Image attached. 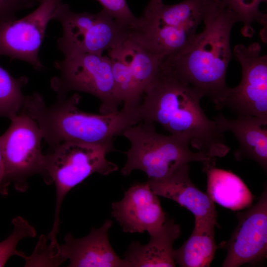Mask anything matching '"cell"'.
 Here are the masks:
<instances>
[{
    "label": "cell",
    "instance_id": "19",
    "mask_svg": "<svg viewBox=\"0 0 267 267\" xmlns=\"http://www.w3.org/2000/svg\"><path fill=\"white\" fill-rule=\"evenodd\" d=\"M117 47L142 98L145 90L157 75L162 60L149 51L131 33Z\"/></svg>",
    "mask_w": 267,
    "mask_h": 267
},
{
    "label": "cell",
    "instance_id": "23",
    "mask_svg": "<svg viewBox=\"0 0 267 267\" xmlns=\"http://www.w3.org/2000/svg\"><path fill=\"white\" fill-rule=\"evenodd\" d=\"M20 257L25 260V267H58L65 261L60 254L52 251L47 236L44 235L40 237L34 252L30 256L22 252Z\"/></svg>",
    "mask_w": 267,
    "mask_h": 267
},
{
    "label": "cell",
    "instance_id": "24",
    "mask_svg": "<svg viewBox=\"0 0 267 267\" xmlns=\"http://www.w3.org/2000/svg\"><path fill=\"white\" fill-rule=\"evenodd\" d=\"M106 11L118 23L134 30L138 23V17L132 13L127 3V0H97Z\"/></svg>",
    "mask_w": 267,
    "mask_h": 267
},
{
    "label": "cell",
    "instance_id": "15",
    "mask_svg": "<svg viewBox=\"0 0 267 267\" xmlns=\"http://www.w3.org/2000/svg\"><path fill=\"white\" fill-rule=\"evenodd\" d=\"M213 120L221 132L229 131L237 139L239 147L234 152L237 160H253L267 172V119L251 115L237 116L233 119L219 114Z\"/></svg>",
    "mask_w": 267,
    "mask_h": 267
},
{
    "label": "cell",
    "instance_id": "22",
    "mask_svg": "<svg viewBox=\"0 0 267 267\" xmlns=\"http://www.w3.org/2000/svg\"><path fill=\"white\" fill-rule=\"evenodd\" d=\"M12 233L4 240L0 242V267H3L12 256L20 257L22 252L17 250L19 242L26 238H34L36 231L33 226L23 218L18 216L11 221Z\"/></svg>",
    "mask_w": 267,
    "mask_h": 267
},
{
    "label": "cell",
    "instance_id": "9",
    "mask_svg": "<svg viewBox=\"0 0 267 267\" xmlns=\"http://www.w3.org/2000/svg\"><path fill=\"white\" fill-rule=\"evenodd\" d=\"M261 51L257 43L234 47V54L241 67V79L236 87H228L219 109L227 107L237 116L267 119V57Z\"/></svg>",
    "mask_w": 267,
    "mask_h": 267
},
{
    "label": "cell",
    "instance_id": "17",
    "mask_svg": "<svg viewBox=\"0 0 267 267\" xmlns=\"http://www.w3.org/2000/svg\"><path fill=\"white\" fill-rule=\"evenodd\" d=\"M215 161L214 158L202 163L208 195L214 202L233 211L250 207L254 196L247 185L231 172L216 168Z\"/></svg>",
    "mask_w": 267,
    "mask_h": 267
},
{
    "label": "cell",
    "instance_id": "2",
    "mask_svg": "<svg viewBox=\"0 0 267 267\" xmlns=\"http://www.w3.org/2000/svg\"><path fill=\"white\" fill-rule=\"evenodd\" d=\"M203 22V30L183 49L163 59L162 63L219 109L228 87L226 75L232 55L230 33L237 21L230 11L211 0Z\"/></svg>",
    "mask_w": 267,
    "mask_h": 267
},
{
    "label": "cell",
    "instance_id": "7",
    "mask_svg": "<svg viewBox=\"0 0 267 267\" xmlns=\"http://www.w3.org/2000/svg\"><path fill=\"white\" fill-rule=\"evenodd\" d=\"M53 20L62 28L57 46L64 56L103 54L104 51L120 45L131 32L103 9L96 13L77 12L63 2L56 8Z\"/></svg>",
    "mask_w": 267,
    "mask_h": 267
},
{
    "label": "cell",
    "instance_id": "18",
    "mask_svg": "<svg viewBox=\"0 0 267 267\" xmlns=\"http://www.w3.org/2000/svg\"><path fill=\"white\" fill-rule=\"evenodd\" d=\"M217 224L216 219L195 220L189 237L174 251L176 264L182 267H209L218 248L214 237Z\"/></svg>",
    "mask_w": 267,
    "mask_h": 267
},
{
    "label": "cell",
    "instance_id": "21",
    "mask_svg": "<svg viewBox=\"0 0 267 267\" xmlns=\"http://www.w3.org/2000/svg\"><path fill=\"white\" fill-rule=\"evenodd\" d=\"M221 5L230 11L236 17L237 22H241L242 35L251 37L254 34L252 23L255 22L265 24L266 15L260 10V5L267 0H216Z\"/></svg>",
    "mask_w": 267,
    "mask_h": 267
},
{
    "label": "cell",
    "instance_id": "16",
    "mask_svg": "<svg viewBox=\"0 0 267 267\" xmlns=\"http://www.w3.org/2000/svg\"><path fill=\"white\" fill-rule=\"evenodd\" d=\"M148 233L147 244L134 241L129 245L123 259L127 267H176L173 244L180 235V226L167 217L161 227Z\"/></svg>",
    "mask_w": 267,
    "mask_h": 267
},
{
    "label": "cell",
    "instance_id": "12",
    "mask_svg": "<svg viewBox=\"0 0 267 267\" xmlns=\"http://www.w3.org/2000/svg\"><path fill=\"white\" fill-rule=\"evenodd\" d=\"M111 214L125 232L148 233L165 222L167 217L147 181L132 185L123 198L112 203Z\"/></svg>",
    "mask_w": 267,
    "mask_h": 267
},
{
    "label": "cell",
    "instance_id": "28",
    "mask_svg": "<svg viewBox=\"0 0 267 267\" xmlns=\"http://www.w3.org/2000/svg\"><path fill=\"white\" fill-rule=\"evenodd\" d=\"M34 3H35V4L36 3H39V2L41 1V0H31Z\"/></svg>",
    "mask_w": 267,
    "mask_h": 267
},
{
    "label": "cell",
    "instance_id": "27",
    "mask_svg": "<svg viewBox=\"0 0 267 267\" xmlns=\"http://www.w3.org/2000/svg\"><path fill=\"white\" fill-rule=\"evenodd\" d=\"M163 0H150L145 9H151L162 4Z\"/></svg>",
    "mask_w": 267,
    "mask_h": 267
},
{
    "label": "cell",
    "instance_id": "6",
    "mask_svg": "<svg viewBox=\"0 0 267 267\" xmlns=\"http://www.w3.org/2000/svg\"><path fill=\"white\" fill-rule=\"evenodd\" d=\"M57 74L50 80L57 98L67 97L71 91L84 92L99 99V112L109 114L119 110V99L111 62L103 54L83 53L64 56L54 63Z\"/></svg>",
    "mask_w": 267,
    "mask_h": 267
},
{
    "label": "cell",
    "instance_id": "5",
    "mask_svg": "<svg viewBox=\"0 0 267 267\" xmlns=\"http://www.w3.org/2000/svg\"><path fill=\"white\" fill-rule=\"evenodd\" d=\"M121 135L130 143L121 171L125 176L140 170L147 176L148 179L160 180L189 162L203 163L215 158L192 151L185 140L157 133L153 123L142 121L127 129Z\"/></svg>",
    "mask_w": 267,
    "mask_h": 267
},
{
    "label": "cell",
    "instance_id": "14",
    "mask_svg": "<svg viewBox=\"0 0 267 267\" xmlns=\"http://www.w3.org/2000/svg\"><path fill=\"white\" fill-rule=\"evenodd\" d=\"M147 181L156 195L185 207L193 214L195 220L217 219L214 202L191 180L188 164L181 166L165 178Z\"/></svg>",
    "mask_w": 267,
    "mask_h": 267
},
{
    "label": "cell",
    "instance_id": "25",
    "mask_svg": "<svg viewBox=\"0 0 267 267\" xmlns=\"http://www.w3.org/2000/svg\"><path fill=\"white\" fill-rule=\"evenodd\" d=\"M35 4L31 0H0V21L15 19L17 12Z\"/></svg>",
    "mask_w": 267,
    "mask_h": 267
},
{
    "label": "cell",
    "instance_id": "10",
    "mask_svg": "<svg viewBox=\"0 0 267 267\" xmlns=\"http://www.w3.org/2000/svg\"><path fill=\"white\" fill-rule=\"evenodd\" d=\"M63 0H41L38 7L19 19L0 21V56L25 62L42 71L39 51L50 21Z\"/></svg>",
    "mask_w": 267,
    "mask_h": 267
},
{
    "label": "cell",
    "instance_id": "20",
    "mask_svg": "<svg viewBox=\"0 0 267 267\" xmlns=\"http://www.w3.org/2000/svg\"><path fill=\"white\" fill-rule=\"evenodd\" d=\"M28 82L27 77L14 78L0 65V117L11 120L20 112L26 96L22 89Z\"/></svg>",
    "mask_w": 267,
    "mask_h": 267
},
{
    "label": "cell",
    "instance_id": "1",
    "mask_svg": "<svg viewBox=\"0 0 267 267\" xmlns=\"http://www.w3.org/2000/svg\"><path fill=\"white\" fill-rule=\"evenodd\" d=\"M160 67L139 105L142 121L160 124L209 157L225 156L230 148L215 121L202 109L203 96L162 63Z\"/></svg>",
    "mask_w": 267,
    "mask_h": 267
},
{
    "label": "cell",
    "instance_id": "4",
    "mask_svg": "<svg viewBox=\"0 0 267 267\" xmlns=\"http://www.w3.org/2000/svg\"><path fill=\"white\" fill-rule=\"evenodd\" d=\"M113 142L93 144L65 142L49 148L45 154L44 176L48 185L54 183L56 203L53 223L47 238L51 246L58 245L60 214L67 193L91 175H109L118 170V166L107 158L113 151Z\"/></svg>",
    "mask_w": 267,
    "mask_h": 267
},
{
    "label": "cell",
    "instance_id": "13",
    "mask_svg": "<svg viewBox=\"0 0 267 267\" xmlns=\"http://www.w3.org/2000/svg\"><path fill=\"white\" fill-rule=\"evenodd\" d=\"M112 225L107 219L99 228L92 227L89 233L77 238L66 234L63 244L59 245V253L69 261V267H127L123 259L112 248L108 231Z\"/></svg>",
    "mask_w": 267,
    "mask_h": 267
},
{
    "label": "cell",
    "instance_id": "3",
    "mask_svg": "<svg viewBox=\"0 0 267 267\" xmlns=\"http://www.w3.org/2000/svg\"><path fill=\"white\" fill-rule=\"evenodd\" d=\"M81 96L57 98L47 105L41 94L26 95L20 112L33 119L49 148L65 142L101 144L114 138L128 128L142 121L139 107H122L109 114L84 112L78 105Z\"/></svg>",
    "mask_w": 267,
    "mask_h": 267
},
{
    "label": "cell",
    "instance_id": "11",
    "mask_svg": "<svg viewBox=\"0 0 267 267\" xmlns=\"http://www.w3.org/2000/svg\"><path fill=\"white\" fill-rule=\"evenodd\" d=\"M238 224L230 238L219 247L227 254L222 267L256 265L264 261L267 252V192L266 189L253 206L237 214Z\"/></svg>",
    "mask_w": 267,
    "mask_h": 267
},
{
    "label": "cell",
    "instance_id": "8",
    "mask_svg": "<svg viewBox=\"0 0 267 267\" xmlns=\"http://www.w3.org/2000/svg\"><path fill=\"white\" fill-rule=\"evenodd\" d=\"M10 120L9 127L0 136L5 177L9 184L13 183L16 190L24 192L28 189L29 178L44 176L43 137L37 123L27 114L20 112Z\"/></svg>",
    "mask_w": 267,
    "mask_h": 267
},
{
    "label": "cell",
    "instance_id": "26",
    "mask_svg": "<svg viewBox=\"0 0 267 267\" xmlns=\"http://www.w3.org/2000/svg\"><path fill=\"white\" fill-rule=\"evenodd\" d=\"M9 185L5 179L4 161L0 147V194L6 196L8 194Z\"/></svg>",
    "mask_w": 267,
    "mask_h": 267
}]
</instances>
